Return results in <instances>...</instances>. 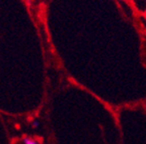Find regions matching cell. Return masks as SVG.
<instances>
[{"label": "cell", "instance_id": "1", "mask_svg": "<svg viewBox=\"0 0 146 144\" xmlns=\"http://www.w3.org/2000/svg\"><path fill=\"white\" fill-rule=\"evenodd\" d=\"M23 143L25 144H39L36 141H35L34 139L30 137H25L23 138Z\"/></svg>", "mask_w": 146, "mask_h": 144}, {"label": "cell", "instance_id": "2", "mask_svg": "<svg viewBox=\"0 0 146 144\" xmlns=\"http://www.w3.org/2000/svg\"><path fill=\"white\" fill-rule=\"evenodd\" d=\"M32 126L34 127V128H36V127H38V122L34 121V122H33V124H32Z\"/></svg>", "mask_w": 146, "mask_h": 144}, {"label": "cell", "instance_id": "3", "mask_svg": "<svg viewBox=\"0 0 146 144\" xmlns=\"http://www.w3.org/2000/svg\"><path fill=\"white\" fill-rule=\"evenodd\" d=\"M145 13H146V12H145Z\"/></svg>", "mask_w": 146, "mask_h": 144}]
</instances>
